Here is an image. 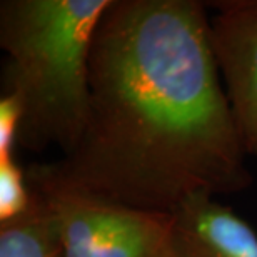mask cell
<instances>
[{"label": "cell", "mask_w": 257, "mask_h": 257, "mask_svg": "<svg viewBox=\"0 0 257 257\" xmlns=\"http://www.w3.org/2000/svg\"><path fill=\"white\" fill-rule=\"evenodd\" d=\"M80 141L29 171L125 207L172 214L252 184L199 0H112L89 59Z\"/></svg>", "instance_id": "cell-1"}, {"label": "cell", "mask_w": 257, "mask_h": 257, "mask_svg": "<svg viewBox=\"0 0 257 257\" xmlns=\"http://www.w3.org/2000/svg\"><path fill=\"white\" fill-rule=\"evenodd\" d=\"M112 0H4L0 47L7 54L2 95L20 107L17 144L69 154L90 107L89 59L95 30Z\"/></svg>", "instance_id": "cell-2"}, {"label": "cell", "mask_w": 257, "mask_h": 257, "mask_svg": "<svg viewBox=\"0 0 257 257\" xmlns=\"http://www.w3.org/2000/svg\"><path fill=\"white\" fill-rule=\"evenodd\" d=\"M29 186L49 200L65 257H171L172 214L125 207L25 171Z\"/></svg>", "instance_id": "cell-3"}, {"label": "cell", "mask_w": 257, "mask_h": 257, "mask_svg": "<svg viewBox=\"0 0 257 257\" xmlns=\"http://www.w3.org/2000/svg\"><path fill=\"white\" fill-rule=\"evenodd\" d=\"M209 40L247 156L257 159V0L212 2Z\"/></svg>", "instance_id": "cell-4"}, {"label": "cell", "mask_w": 257, "mask_h": 257, "mask_svg": "<svg viewBox=\"0 0 257 257\" xmlns=\"http://www.w3.org/2000/svg\"><path fill=\"white\" fill-rule=\"evenodd\" d=\"M171 257H257V234L232 209L207 194L172 212Z\"/></svg>", "instance_id": "cell-5"}, {"label": "cell", "mask_w": 257, "mask_h": 257, "mask_svg": "<svg viewBox=\"0 0 257 257\" xmlns=\"http://www.w3.org/2000/svg\"><path fill=\"white\" fill-rule=\"evenodd\" d=\"M30 192L27 210L0 222V257H65L59 222L49 200L37 189L30 187Z\"/></svg>", "instance_id": "cell-6"}, {"label": "cell", "mask_w": 257, "mask_h": 257, "mask_svg": "<svg viewBox=\"0 0 257 257\" xmlns=\"http://www.w3.org/2000/svg\"><path fill=\"white\" fill-rule=\"evenodd\" d=\"M30 200L32 192L22 167L14 159L0 162V222L25 212Z\"/></svg>", "instance_id": "cell-7"}, {"label": "cell", "mask_w": 257, "mask_h": 257, "mask_svg": "<svg viewBox=\"0 0 257 257\" xmlns=\"http://www.w3.org/2000/svg\"><path fill=\"white\" fill-rule=\"evenodd\" d=\"M20 107L12 95L0 97V162L10 161L14 144H17L20 125Z\"/></svg>", "instance_id": "cell-8"}]
</instances>
